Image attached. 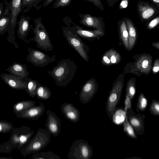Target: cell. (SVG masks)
Returning <instances> with one entry per match:
<instances>
[{"instance_id": "cell-1", "label": "cell", "mask_w": 159, "mask_h": 159, "mask_svg": "<svg viewBox=\"0 0 159 159\" xmlns=\"http://www.w3.org/2000/svg\"><path fill=\"white\" fill-rule=\"evenodd\" d=\"M77 68L73 61L69 58H64L59 60L57 65L47 73L54 80L57 86L65 87L73 79Z\"/></svg>"}, {"instance_id": "cell-2", "label": "cell", "mask_w": 159, "mask_h": 159, "mask_svg": "<svg viewBox=\"0 0 159 159\" xmlns=\"http://www.w3.org/2000/svg\"><path fill=\"white\" fill-rule=\"evenodd\" d=\"M62 29L63 35L70 46L74 48L84 60L88 61L89 47L77 34L74 26H62Z\"/></svg>"}, {"instance_id": "cell-3", "label": "cell", "mask_w": 159, "mask_h": 159, "mask_svg": "<svg viewBox=\"0 0 159 159\" xmlns=\"http://www.w3.org/2000/svg\"><path fill=\"white\" fill-rule=\"evenodd\" d=\"M35 23L34 28L30 25L34 36L28 40H25L26 43L33 41L37 43V47L45 51H52L53 46L51 42L48 32L42 22L41 17L33 19Z\"/></svg>"}, {"instance_id": "cell-4", "label": "cell", "mask_w": 159, "mask_h": 159, "mask_svg": "<svg viewBox=\"0 0 159 159\" xmlns=\"http://www.w3.org/2000/svg\"><path fill=\"white\" fill-rule=\"evenodd\" d=\"M51 139V134L49 132L44 129L39 128L22 149V153L25 156L39 152L48 144Z\"/></svg>"}, {"instance_id": "cell-5", "label": "cell", "mask_w": 159, "mask_h": 159, "mask_svg": "<svg viewBox=\"0 0 159 159\" xmlns=\"http://www.w3.org/2000/svg\"><path fill=\"white\" fill-rule=\"evenodd\" d=\"M124 76L123 74H120L113 83L107 101L106 111L111 120L121 97L124 84Z\"/></svg>"}, {"instance_id": "cell-6", "label": "cell", "mask_w": 159, "mask_h": 159, "mask_svg": "<svg viewBox=\"0 0 159 159\" xmlns=\"http://www.w3.org/2000/svg\"><path fill=\"white\" fill-rule=\"evenodd\" d=\"M93 152L92 147L87 141L77 139L71 146L68 157L70 159H90Z\"/></svg>"}, {"instance_id": "cell-7", "label": "cell", "mask_w": 159, "mask_h": 159, "mask_svg": "<svg viewBox=\"0 0 159 159\" xmlns=\"http://www.w3.org/2000/svg\"><path fill=\"white\" fill-rule=\"evenodd\" d=\"M137 9L142 23H146L156 17L159 13V8L152 3L144 1H138Z\"/></svg>"}, {"instance_id": "cell-8", "label": "cell", "mask_w": 159, "mask_h": 159, "mask_svg": "<svg viewBox=\"0 0 159 159\" xmlns=\"http://www.w3.org/2000/svg\"><path fill=\"white\" fill-rule=\"evenodd\" d=\"M27 50L29 54L26 60L36 66L43 67L56 60L55 55L50 57L42 52L30 48H28Z\"/></svg>"}, {"instance_id": "cell-9", "label": "cell", "mask_w": 159, "mask_h": 159, "mask_svg": "<svg viewBox=\"0 0 159 159\" xmlns=\"http://www.w3.org/2000/svg\"><path fill=\"white\" fill-rule=\"evenodd\" d=\"M13 129L10 142L11 144L15 145L20 148L26 144L33 135L34 132L31 131V129L28 126H22L20 129Z\"/></svg>"}, {"instance_id": "cell-10", "label": "cell", "mask_w": 159, "mask_h": 159, "mask_svg": "<svg viewBox=\"0 0 159 159\" xmlns=\"http://www.w3.org/2000/svg\"><path fill=\"white\" fill-rule=\"evenodd\" d=\"M98 85L96 80L92 78L82 86L79 96L80 102L86 104L89 102L97 93Z\"/></svg>"}, {"instance_id": "cell-11", "label": "cell", "mask_w": 159, "mask_h": 159, "mask_svg": "<svg viewBox=\"0 0 159 159\" xmlns=\"http://www.w3.org/2000/svg\"><path fill=\"white\" fill-rule=\"evenodd\" d=\"M126 113L128 120L135 134L139 135L143 134L145 131V115L141 114L139 112L137 114L132 108L128 109Z\"/></svg>"}, {"instance_id": "cell-12", "label": "cell", "mask_w": 159, "mask_h": 159, "mask_svg": "<svg viewBox=\"0 0 159 159\" xmlns=\"http://www.w3.org/2000/svg\"><path fill=\"white\" fill-rule=\"evenodd\" d=\"M79 16L80 18L79 21L80 24L104 33L105 22L102 17L92 16L89 14L82 13L80 14Z\"/></svg>"}, {"instance_id": "cell-13", "label": "cell", "mask_w": 159, "mask_h": 159, "mask_svg": "<svg viewBox=\"0 0 159 159\" xmlns=\"http://www.w3.org/2000/svg\"><path fill=\"white\" fill-rule=\"evenodd\" d=\"M47 115L45 126L51 135L57 137L61 132V119L56 114L49 109L46 110Z\"/></svg>"}, {"instance_id": "cell-14", "label": "cell", "mask_w": 159, "mask_h": 159, "mask_svg": "<svg viewBox=\"0 0 159 159\" xmlns=\"http://www.w3.org/2000/svg\"><path fill=\"white\" fill-rule=\"evenodd\" d=\"M37 106H34L16 113L18 117L32 120L39 119L43 114L45 107L42 102Z\"/></svg>"}, {"instance_id": "cell-15", "label": "cell", "mask_w": 159, "mask_h": 159, "mask_svg": "<svg viewBox=\"0 0 159 159\" xmlns=\"http://www.w3.org/2000/svg\"><path fill=\"white\" fill-rule=\"evenodd\" d=\"M60 107L65 117L70 121L76 123L79 121L80 117V111L72 104L63 103Z\"/></svg>"}, {"instance_id": "cell-16", "label": "cell", "mask_w": 159, "mask_h": 159, "mask_svg": "<svg viewBox=\"0 0 159 159\" xmlns=\"http://www.w3.org/2000/svg\"><path fill=\"white\" fill-rule=\"evenodd\" d=\"M4 81L11 88L16 89H25L26 90L27 83L22 80L21 78L7 74L0 75Z\"/></svg>"}, {"instance_id": "cell-17", "label": "cell", "mask_w": 159, "mask_h": 159, "mask_svg": "<svg viewBox=\"0 0 159 159\" xmlns=\"http://www.w3.org/2000/svg\"><path fill=\"white\" fill-rule=\"evenodd\" d=\"M152 58L150 55L144 54L140 57L135 63L134 66L137 71L143 74H149L151 69Z\"/></svg>"}, {"instance_id": "cell-18", "label": "cell", "mask_w": 159, "mask_h": 159, "mask_svg": "<svg viewBox=\"0 0 159 159\" xmlns=\"http://www.w3.org/2000/svg\"><path fill=\"white\" fill-rule=\"evenodd\" d=\"M69 25L72 23L74 25L75 31L79 36L83 39L92 40L98 38L104 34L103 33L97 30H90L85 29L82 27L73 23L71 20Z\"/></svg>"}, {"instance_id": "cell-19", "label": "cell", "mask_w": 159, "mask_h": 159, "mask_svg": "<svg viewBox=\"0 0 159 159\" xmlns=\"http://www.w3.org/2000/svg\"><path fill=\"white\" fill-rule=\"evenodd\" d=\"M22 0H10V11L11 14V19L10 25L8 29L14 30L17 23V17L21 11V5Z\"/></svg>"}, {"instance_id": "cell-20", "label": "cell", "mask_w": 159, "mask_h": 159, "mask_svg": "<svg viewBox=\"0 0 159 159\" xmlns=\"http://www.w3.org/2000/svg\"><path fill=\"white\" fill-rule=\"evenodd\" d=\"M31 18L25 16L24 15L21 16L18 23V29L17 34L19 37L23 39H25L31 28L30 20Z\"/></svg>"}, {"instance_id": "cell-21", "label": "cell", "mask_w": 159, "mask_h": 159, "mask_svg": "<svg viewBox=\"0 0 159 159\" xmlns=\"http://www.w3.org/2000/svg\"><path fill=\"white\" fill-rule=\"evenodd\" d=\"M126 23L129 36V48L131 50L134 45L137 37V29L131 19L127 18H123Z\"/></svg>"}, {"instance_id": "cell-22", "label": "cell", "mask_w": 159, "mask_h": 159, "mask_svg": "<svg viewBox=\"0 0 159 159\" xmlns=\"http://www.w3.org/2000/svg\"><path fill=\"white\" fill-rule=\"evenodd\" d=\"M6 70L8 71L10 75L22 79L27 78L29 75L26 65L20 63H14Z\"/></svg>"}, {"instance_id": "cell-23", "label": "cell", "mask_w": 159, "mask_h": 159, "mask_svg": "<svg viewBox=\"0 0 159 159\" xmlns=\"http://www.w3.org/2000/svg\"><path fill=\"white\" fill-rule=\"evenodd\" d=\"M120 55L116 51L111 49L106 52L102 59V62L104 65L108 66L116 64L120 61Z\"/></svg>"}, {"instance_id": "cell-24", "label": "cell", "mask_w": 159, "mask_h": 159, "mask_svg": "<svg viewBox=\"0 0 159 159\" xmlns=\"http://www.w3.org/2000/svg\"><path fill=\"white\" fill-rule=\"evenodd\" d=\"M118 29L119 36L125 47L128 49L129 36L126 23L124 18L118 22Z\"/></svg>"}, {"instance_id": "cell-25", "label": "cell", "mask_w": 159, "mask_h": 159, "mask_svg": "<svg viewBox=\"0 0 159 159\" xmlns=\"http://www.w3.org/2000/svg\"><path fill=\"white\" fill-rule=\"evenodd\" d=\"M45 0H22L21 10L23 13L29 11L32 7L39 10L41 6H38L39 3Z\"/></svg>"}, {"instance_id": "cell-26", "label": "cell", "mask_w": 159, "mask_h": 159, "mask_svg": "<svg viewBox=\"0 0 159 159\" xmlns=\"http://www.w3.org/2000/svg\"><path fill=\"white\" fill-rule=\"evenodd\" d=\"M52 92L49 88L40 84L36 92L37 98L39 100H47L50 98Z\"/></svg>"}, {"instance_id": "cell-27", "label": "cell", "mask_w": 159, "mask_h": 159, "mask_svg": "<svg viewBox=\"0 0 159 159\" xmlns=\"http://www.w3.org/2000/svg\"><path fill=\"white\" fill-rule=\"evenodd\" d=\"M36 102L31 100L23 101L17 102L13 106V110L15 114L34 106Z\"/></svg>"}, {"instance_id": "cell-28", "label": "cell", "mask_w": 159, "mask_h": 159, "mask_svg": "<svg viewBox=\"0 0 159 159\" xmlns=\"http://www.w3.org/2000/svg\"><path fill=\"white\" fill-rule=\"evenodd\" d=\"M33 159H61L58 156L51 151L38 152L33 153Z\"/></svg>"}, {"instance_id": "cell-29", "label": "cell", "mask_w": 159, "mask_h": 159, "mask_svg": "<svg viewBox=\"0 0 159 159\" xmlns=\"http://www.w3.org/2000/svg\"><path fill=\"white\" fill-rule=\"evenodd\" d=\"M3 14L0 18V33L4 32L9 29L11 19V12L7 14Z\"/></svg>"}, {"instance_id": "cell-30", "label": "cell", "mask_w": 159, "mask_h": 159, "mask_svg": "<svg viewBox=\"0 0 159 159\" xmlns=\"http://www.w3.org/2000/svg\"><path fill=\"white\" fill-rule=\"evenodd\" d=\"M27 86L26 90L29 96L32 98L36 96L37 88L40 83L37 80L29 78L27 79Z\"/></svg>"}, {"instance_id": "cell-31", "label": "cell", "mask_w": 159, "mask_h": 159, "mask_svg": "<svg viewBox=\"0 0 159 159\" xmlns=\"http://www.w3.org/2000/svg\"><path fill=\"white\" fill-rule=\"evenodd\" d=\"M124 121L123 124V130L126 135L129 137L134 139H138L134 129L129 123L126 113H125Z\"/></svg>"}, {"instance_id": "cell-32", "label": "cell", "mask_w": 159, "mask_h": 159, "mask_svg": "<svg viewBox=\"0 0 159 159\" xmlns=\"http://www.w3.org/2000/svg\"><path fill=\"white\" fill-rule=\"evenodd\" d=\"M135 81V78H131L128 80L126 85V94L128 95L131 101L136 93Z\"/></svg>"}, {"instance_id": "cell-33", "label": "cell", "mask_w": 159, "mask_h": 159, "mask_svg": "<svg viewBox=\"0 0 159 159\" xmlns=\"http://www.w3.org/2000/svg\"><path fill=\"white\" fill-rule=\"evenodd\" d=\"M148 99L143 93H141L138 96L136 104V111H145L148 105Z\"/></svg>"}, {"instance_id": "cell-34", "label": "cell", "mask_w": 159, "mask_h": 159, "mask_svg": "<svg viewBox=\"0 0 159 159\" xmlns=\"http://www.w3.org/2000/svg\"><path fill=\"white\" fill-rule=\"evenodd\" d=\"M150 113L155 116H159V100L153 99L152 101L149 108Z\"/></svg>"}, {"instance_id": "cell-35", "label": "cell", "mask_w": 159, "mask_h": 159, "mask_svg": "<svg viewBox=\"0 0 159 159\" xmlns=\"http://www.w3.org/2000/svg\"><path fill=\"white\" fill-rule=\"evenodd\" d=\"M13 128V125L11 123L0 120V133H5L10 132Z\"/></svg>"}, {"instance_id": "cell-36", "label": "cell", "mask_w": 159, "mask_h": 159, "mask_svg": "<svg viewBox=\"0 0 159 159\" xmlns=\"http://www.w3.org/2000/svg\"><path fill=\"white\" fill-rule=\"evenodd\" d=\"M72 0H55L52 8H57L59 7H63L69 5Z\"/></svg>"}, {"instance_id": "cell-37", "label": "cell", "mask_w": 159, "mask_h": 159, "mask_svg": "<svg viewBox=\"0 0 159 159\" xmlns=\"http://www.w3.org/2000/svg\"><path fill=\"white\" fill-rule=\"evenodd\" d=\"M159 23V16L155 17L146 23V27L148 30H151L155 27Z\"/></svg>"}, {"instance_id": "cell-38", "label": "cell", "mask_w": 159, "mask_h": 159, "mask_svg": "<svg viewBox=\"0 0 159 159\" xmlns=\"http://www.w3.org/2000/svg\"><path fill=\"white\" fill-rule=\"evenodd\" d=\"M131 101L128 96L126 94L125 99L124 101V112L127 113L128 109L131 108Z\"/></svg>"}, {"instance_id": "cell-39", "label": "cell", "mask_w": 159, "mask_h": 159, "mask_svg": "<svg viewBox=\"0 0 159 159\" xmlns=\"http://www.w3.org/2000/svg\"><path fill=\"white\" fill-rule=\"evenodd\" d=\"M93 3L94 5L101 10H103V4L101 0H84Z\"/></svg>"}, {"instance_id": "cell-40", "label": "cell", "mask_w": 159, "mask_h": 159, "mask_svg": "<svg viewBox=\"0 0 159 159\" xmlns=\"http://www.w3.org/2000/svg\"><path fill=\"white\" fill-rule=\"evenodd\" d=\"M129 0H121L119 5V9L122 10L126 8L129 3Z\"/></svg>"}, {"instance_id": "cell-41", "label": "cell", "mask_w": 159, "mask_h": 159, "mask_svg": "<svg viewBox=\"0 0 159 159\" xmlns=\"http://www.w3.org/2000/svg\"><path fill=\"white\" fill-rule=\"evenodd\" d=\"M159 70V60L156 59L154 62L152 67V71L154 74L157 73Z\"/></svg>"}, {"instance_id": "cell-42", "label": "cell", "mask_w": 159, "mask_h": 159, "mask_svg": "<svg viewBox=\"0 0 159 159\" xmlns=\"http://www.w3.org/2000/svg\"><path fill=\"white\" fill-rule=\"evenodd\" d=\"M119 0H106L108 6L110 7H112Z\"/></svg>"}, {"instance_id": "cell-43", "label": "cell", "mask_w": 159, "mask_h": 159, "mask_svg": "<svg viewBox=\"0 0 159 159\" xmlns=\"http://www.w3.org/2000/svg\"><path fill=\"white\" fill-rule=\"evenodd\" d=\"M54 0H45L43 3V6L44 7H46L49 5Z\"/></svg>"}, {"instance_id": "cell-44", "label": "cell", "mask_w": 159, "mask_h": 159, "mask_svg": "<svg viewBox=\"0 0 159 159\" xmlns=\"http://www.w3.org/2000/svg\"><path fill=\"white\" fill-rule=\"evenodd\" d=\"M4 11L3 4L2 3L0 2V18L3 16Z\"/></svg>"}, {"instance_id": "cell-45", "label": "cell", "mask_w": 159, "mask_h": 159, "mask_svg": "<svg viewBox=\"0 0 159 159\" xmlns=\"http://www.w3.org/2000/svg\"><path fill=\"white\" fill-rule=\"evenodd\" d=\"M152 3L159 8V0H150Z\"/></svg>"}, {"instance_id": "cell-46", "label": "cell", "mask_w": 159, "mask_h": 159, "mask_svg": "<svg viewBox=\"0 0 159 159\" xmlns=\"http://www.w3.org/2000/svg\"><path fill=\"white\" fill-rule=\"evenodd\" d=\"M159 43L158 42H154L152 43V45L154 47H155L157 49H159Z\"/></svg>"}]
</instances>
